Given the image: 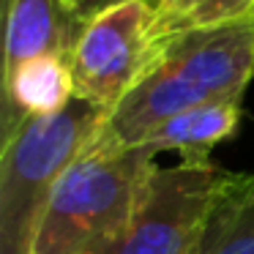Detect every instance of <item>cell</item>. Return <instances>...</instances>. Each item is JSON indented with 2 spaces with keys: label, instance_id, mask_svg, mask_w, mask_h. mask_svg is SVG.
Segmentation results:
<instances>
[{
  "label": "cell",
  "instance_id": "cell-10",
  "mask_svg": "<svg viewBox=\"0 0 254 254\" xmlns=\"http://www.w3.org/2000/svg\"><path fill=\"white\" fill-rule=\"evenodd\" d=\"M254 17V0H175L159 14V36L183 33L197 28H216Z\"/></svg>",
  "mask_w": 254,
  "mask_h": 254
},
{
  "label": "cell",
  "instance_id": "cell-9",
  "mask_svg": "<svg viewBox=\"0 0 254 254\" xmlns=\"http://www.w3.org/2000/svg\"><path fill=\"white\" fill-rule=\"evenodd\" d=\"M191 254H254V175H227Z\"/></svg>",
  "mask_w": 254,
  "mask_h": 254
},
{
  "label": "cell",
  "instance_id": "cell-7",
  "mask_svg": "<svg viewBox=\"0 0 254 254\" xmlns=\"http://www.w3.org/2000/svg\"><path fill=\"white\" fill-rule=\"evenodd\" d=\"M3 139L30 118H47L66 110L74 99V77L68 58L47 55L22 63L3 77Z\"/></svg>",
  "mask_w": 254,
  "mask_h": 254
},
{
  "label": "cell",
  "instance_id": "cell-3",
  "mask_svg": "<svg viewBox=\"0 0 254 254\" xmlns=\"http://www.w3.org/2000/svg\"><path fill=\"white\" fill-rule=\"evenodd\" d=\"M107 112L74 96L66 110L19 123L0 153V254H30L61 175L96 139Z\"/></svg>",
  "mask_w": 254,
  "mask_h": 254
},
{
  "label": "cell",
  "instance_id": "cell-4",
  "mask_svg": "<svg viewBox=\"0 0 254 254\" xmlns=\"http://www.w3.org/2000/svg\"><path fill=\"white\" fill-rule=\"evenodd\" d=\"M227 175L210 159L156 164L128 221L90 254H191Z\"/></svg>",
  "mask_w": 254,
  "mask_h": 254
},
{
  "label": "cell",
  "instance_id": "cell-11",
  "mask_svg": "<svg viewBox=\"0 0 254 254\" xmlns=\"http://www.w3.org/2000/svg\"><path fill=\"white\" fill-rule=\"evenodd\" d=\"M66 3L74 11V17L88 22V19H93L96 14H101L104 8L115 6V3H123V0H66Z\"/></svg>",
  "mask_w": 254,
  "mask_h": 254
},
{
  "label": "cell",
  "instance_id": "cell-1",
  "mask_svg": "<svg viewBox=\"0 0 254 254\" xmlns=\"http://www.w3.org/2000/svg\"><path fill=\"white\" fill-rule=\"evenodd\" d=\"M254 77V17L161 39L131 93L104 118L96 142L139 148L153 128L186 110L243 99Z\"/></svg>",
  "mask_w": 254,
  "mask_h": 254
},
{
  "label": "cell",
  "instance_id": "cell-8",
  "mask_svg": "<svg viewBox=\"0 0 254 254\" xmlns=\"http://www.w3.org/2000/svg\"><path fill=\"white\" fill-rule=\"evenodd\" d=\"M241 118L243 107L238 99L194 107L153 128L139 148L153 150L156 156L172 150L181 153V161H208L216 145L235 137Z\"/></svg>",
  "mask_w": 254,
  "mask_h": 254
},
{
  "label": "cell",
  "instance_id": "cell-12",
  "mask_svg": "<svg viewBox=\"0 0 254 254\" xmlns=\"http://www.w3.org/2000/svg\"><path fill=\"white\" fill-rule=\"evenodd\" d=\"M148 3H150V6H153L156 8V11H167V8H170L172 6V3H175V0H148Z\"/></svg>",
  "mask_w": 254,
  "mask_h": 254
},
{
  "label": "cell",
  "instance_id": "cell-2",
  "mask_svg": "<svg viewBox=\"0 0 254 254\" xmlns=\"http://www.w3.org/2000/svg\"><path fill=\"white\" fill-rule=\"evenodd\" d=\"M156 153L90 142L44 205L30 254H90L128 221Z\"/></svg>",
  "mask_w": 254,
  "mask_h": 254
},
{
  "label": "cell",
  "instance_id": "cell-6",
  "mask_svg": "<svg viewBox=\"0 0 254 254\" xmlns=\"http://www.w3.org/2000/svg\"><path fill=\"white\" fill-rule=\"evenodd\" d=\"M82 30L85 22L74 17L66 0H6L3 77L36 58H71Z\"/></svg>",
  "mask_w": 254,
  "mask_h": 254
},
{
  "label": "cell",
  "instance_id": "cell-5",
  "mask_svg": "<svg viewBox=\"0 0 254 254\" xmlns=\"http://www.w3.org/2000/svg\"><path fill=\"white\" fill-rule=\"evenodd\" d=\"M161 50L159 11L148 0H123L85 22L68 66L74 96L110 115L145 77Z\"/></svg>",
  "mask_w": 254,
  "mask_h": 254
}]
</instances>
